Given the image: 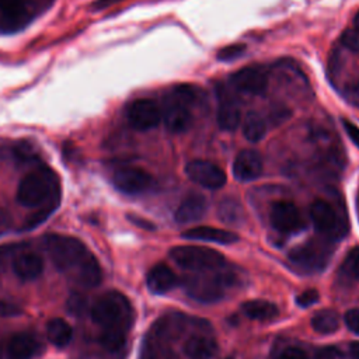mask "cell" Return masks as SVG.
I'll use <instances>...</instances> for the list:
<instances>
[{"mask_svg": "<svg viewBox=\"0 0 359 359\" xmlns=\"http://www.w3.org/2000/svg\"><path fill=\"white\" fill-rule=\"evenodd\" d=\"M17 201L27 208L57 205L59 182L56 174L46 167L28 172L17 188Z\"/></svg>", "mask_w": 359, "mask_h": 359, "instance_id": "6da1fadb", "label": "cell"}, {"mask_svg": "<svg viewBox=\"0 0 359 359\" xmlns=\"http://www.w3.org/2000/svg\"><path fill=\"white\" fill-rule=\"evenodd\" d=\"M91 318L102 328H121L128 331L133 323L135 311L126 296L109 290L100 296L91 307Z\"/></svg>", "mask_w": 359, "mask_h": 359, "instance_id": "7a4b0ae2", "label": "cell"}, {"mask_svg": "<svg viewBox=\"0 0 359 359\" xmlns=\"http://www.w3.org/2000/svg\"><path fill=\"white\" fill-rule=\"evenodd\" d=\"M196 100V90L189 84H178L165 95L161 118L172 133H182L192 125L191 107Z\"/></svg>", "mask_w": 359, "mask_h": 359, "instance_id": "3957f363", "label": "cell"}, {"mask_svg": "<svg viewBox=\"0 0 359 359\" xmlns=\"http://www.w3.org/2000/svg\"><path fill=\"white\" fill-rule=\"evenodd\" d=\"M45 248L53 265L63 272H76L81 262L91 254L76 237L63 234H48L43 238Z\"/></svg>", "mask_w": 359, "mask_h": 359, "instance_id": "277c9868", "label": "cell"}, {"mask_svg": "<svg viewBox=\"0 0 359 359\" xmlns=\"http://www.w3.org/2000/svg\"><path fill=\"white\" fill-rule=\"evenodd\" d=\"M233 282L234 276L230 272L216 269L188 275L184 278L182 286L192 299L203 303H212L222 299L226 287Z\"/></svg>", "mask_w": 359, "mask_h": 359, "instance_id": "5b68a950", "label": "cell"}, {"mask_svg": "<svg viewBox=\"0 0 359 359\" xmlns=\"http://www.w3.org/2000/svg\"><path fill=\"white\" fill-rule=\"evenodd\" d=\"M170 255L181 268L194 272L216 271L224 265V257L219 251L201 245H178Z\"/></svg>", "mask_w": 359, "mask_h": 359, "instance_id": "8992f818", "label": "cell"}, {"mask_svg": "<svg viewBox=\"0 0 359 359\" xmlns=\"http://www.w3.org/2000/svg\"><path fill=\"white\" fill-rule=\"evenodd\" d=\"M269 220L272 227L283 234L297 233L304 227V219L299 208L289 201H278L272 205Z\"/></svg>", "mask_w": 359, "mask_h": 359, "instance_id": "52a82bcc", "label": "cell"}, {"mask_svg": "<svg viewBox=\"0 0 359 359\" xmlns=\"http://www.w3.org/2000/svg\"><path fill=\"white\" fill-rule=\"evenodd\" d=\"M114 187L128 195H137L147 191L151 184V175L139 167H122L112 174Z\"/></svg>", "mask_w": 359, "mask_h": 359, "instance_id": "ba28073f", "label": "cell"}, {"mask_svg": "<svg viewBox=\"0 0 359 359\" xmlns=\"http://www.w3.org/2000/svg\"><path fill=\"white\" fill-rule=\"evenodd\" d=\"M129 125L137 130H149L157 126L161 121V111L157 104L147 98L135 100L126 109Z\"/></svg>", "mask_w": 359, "mask_h": 359, "instance_id": "9c48e42d", "label": "cell"}, {"mask_svg": "<svg viewBox=\"0 0 359 359\" xmlns=\"http://www.w3.org/2000/svg\"><path fill=\"white\" fill-rule=\"evenodd\" d=\"M185 172L189 180L208 189H219L226 184L224 171L208 160L189 161L185 167Z\"/></svg>", "mask_w": 359, "mask_h": 359, "instance_id": "30bf717a", "label": "cell"}, {"mask_svg": "<svg viewBox=\"0 0 359 359\" xmlns=\"http://www.w3.org/2000/svg\"><path fill=\"white\" fill-rule=\"evenodd\" d=\"M230 83L238 91L247 94H261L268 86V74L259 66H245L230 77Z\"/></svg>", "mask_w": 359, "mask_h": 359, "instance_id": "8fae6325", "label": "cell"}, {"mask_svg": "<svg viewBox=\"0 0 359 359\" xmlns=\"http://www.w3.org/2000/svg\"><path fill=\"white\" fill-rule=\"evenodd\" d=\"M41 345L31 332H15L4 345V359H32Z\"/></svg>", "mask_w": 359, "mask_h": 359, "instance_id": "7c38bea8", "label": "cell"}, {"mask_svg": "<svg viewBox=\"0 0 359 359\" xmlns=\"http://www.w3.org/2000/svg\"><path fill=\"white\" fill-rule=\"evenodd\" d=\"M328 252L320 244L307 243L293 248L289 252V259L299 268L304 269H320L327 262Z\"/></svg>", "mask_w": 359, "mask_h": 359, "instance_id": "4fadbf2b", "label": "cell"}, {"mask_svg": "<svg viewBox=\"0 0 359 359\" xmlns=\"http://www.w3.org/2000/svg\"><path fill=\"white\" fill-rule=\"evenodd\" d=\"M262 158L255 150L240 151L233 161V174L238 181H254L262 174Z\"/></svg>", "mask_w": 359, "mask_h": 359, "instance_id": "5bb4252c", "label": "cell"}, {"mask_svg": "<svg viewBox=\"0 0 359 359\" xmlns=\"http://www.w3.org/2000/svg\"><path fill=\"white\" fill-rule=\"evenodd\" d=\"M217 123L223 130H234L240 123V109L223 86L217 87Z\"/></svg>", "mask_w": 359, "mask_h": 359, "instance_id": "9a60e30c", "label": "cell"}, {"mask_svg": "<svg viewBox=\"0 0 359 359\" xmlns=\"http://www.w3.org/2000/svg\"><path fill=\"white\" fill-rule=\"evenodd\" d=\"M310 219L320 233L331 234L338 227V217L334 208L323 199H317L311 203Z\"/></svg>", "mask_w": 359, "mask_h": 359, "instance_id": "2e32d148", "label": "cell"}, {"mask_svg": "<svg viewBox=\"0 0 359 359\" xmlns=\"http://www.w3.org/2000/svg\"><path fill=\"white\" fill-rule=\"evenodd\" d=\"M1 27L6 29H15L24 25L28 18V10L24 0H0Z\"/></svg>", "mask_w": 359, "mask_h": 359, "instance_id": "e0dca14e", "label": "cell"}, {"mask_svg": "<svg viewBox=\"0 0 359 359\" xmlns=\"http://www.w3.org/2000/svg\"><path fill=\"white\" fill-rule=\"evenodd\" d=\"M13 271L24 282L34 280L42 273L43 261L35 252H22L13 259Z\"/></svg>", "mask_w": 359, "mask_h": 359, "instance_id": "ac0fdd59", "label": "cell"}, {"mask_svg": "<svg viewBox=\"0 0 359 359\" xmlns=\"http://www.w3.org/2000/svg\"><path fill=\"white\" fill-rule=\"evenodd\" d=\"M184 238L189 240H201V241H209V243H217V244H231L238 241V236L233 231L216 229L210 226H198L192 227L189 230H185L182 233Z\"/></svg>", "mask_w": 359, "mask_h": 359, "instance_id": "d6986e66", "label": "cell"}, {"mask_svg": "<svg viewBox=\"0 0 359 359\" xmlns=\"http://www.w3.org/2000/svg\"><path fill=\"white\" fill-rule=\"evenodd\" d=\"M217 351V342L206 335H192L184 344V353L189 359H213Z\"/></svg>", "mask_w": 359, "mask_h": 359, "instance_id": "ffe728a7", "label": "cell"}, {"mask_svg": "<svg viewBox=\"0 0 359 359\" xmlns=\"http://www.w3.org/2000/svg\"><path fill=\"white\" fill-rule=\"evenodd\" d=\"M146 283L150 292L161 294L177 285V276L165 264H157L149 271Z\"/></svg>", "mask_w": 359, "mask_h": 359, "instance_id": "44dd1931", "label": "cell"}, {"mask_svg": "<svg viewBox=\"0 0 359 359\" xmlns=\"http://www.w3.org/2000/svg\"><path fill=\"white\" fill-rule=\"evenodd\" d=\"M206 212V201L201 195H191L185 198L175 210V220L181 224L192 223L203 217Z\"/></svg>", "mask_w": 359, "mask_h": 359, "instance_id": "7402d4cb", "label": "cell"}, {"mask_svg": "<svg viewBox=\"0 0 359 359\" xmlns=\"http://www.w3.org/2000/svg\"><path fill=\"white\" fill-rule=\"evenodd\" d=\"M74 278L80 285H83L86 287H94V286L100 285L101 278H102L101 266L93 254H90L81 262V265L76 269Z\"/></svg>", "mask_w": 359, "mask_h": 359, "instance_id": "603a6c76", "label": "cell"}, {"mask_svg": "<svg viewBox=\"0 0 359 359\" xmlns=\"http://www.w3.org/2000/svg\"><path fill=\"white\" fill-rule=\"evenodd\" d=\"M241 311L245 317L258 321L272 320L278 316V307L268 300H247L241 304Z\"/></svg>", "mask_w": 359, "mask_h": 359, "instance_id": "cb8c5ba5", "label": "cell"}, {"mask_svg": "<svg viewBox=\"0 0 359 359\" xmlns=\"http://www.w3.org/2000/svg\"><path fill=\"white\" fill-rule=\"evenodd\" d=\"M46 337L50 341V344H53L57 348H63L72 341V325L63 318H52L46 324Z\"/></svg>", "mask_w": 359, "mask_h": 359, "instance_id": "d4e9b609", "label": "cell"}, {"mask_svg": "<svg viewBox=\"0 0 359 359\" xmlns=\"http://www.w3.org/2000/svg\"><path fill=\"white\" fill-rule=\"evenodd\" d=\"M98 342L107 352L118 353L126 345V331L121 328H102Z\"/></svg>", "mask_w": 359, "mask_h": 359, "instance_id": "484cf974", "label": "cell"}, {"mask_svg": "<svg viewBox=\"0 0 359 359\" xmlns=\"http://www.w3.org/2000/svg\"><path fill=\"white\" fill-rule=\"evenodd\" d=\"M243 133L250 142H259L266 133V125L264 118L258 112H247L243 121Z\"/></svg>", "mask_w": 359, "mask_h": 359, "instance_id": "4316f807", "label": "cell"}, {"mask_svg": "<svg viewBox=\"0 0 359 359\" xmlns=\"http://www.w3.org/2000/svg\"><path fill=\"white\" fill-rule=\"evenodd\" d=\"M311 327L320 334H332L339 328V317L334 310H320L311 317Z\"/></svg>", "mask_w": 359, "mask_h": 359, "instance_id": "83f0119b", "label": "cell"}, {"mask_svg": "<svg viewBox=\"0 0 359 359\" xmlns=\"http://www.w3.org/2000/svg\"><path fill=\"white\" fill-rule=\"evenodd\" d=\"M241 205L234 199H224L219 205V216L226 223H236L241 219Z\"/></svg>", "mask_w": 359, "mask_h": 359, "instance_id": "f1b7e54d", "label": "cell"}, {"mask_svg": "<svg viewBox=\"0 0 359 359\" xmlns=\"http://www.w3.org/2000/svg\"><path fill=\"white\" fill-rule=\"evenodd\" d=\"M57 205H45V206H41L34 215H31L27 222H25V226L24 229L29 230V229H34L36 226H39L42 222H45L48 219V216L56 209Z\"/></svg>", "mask_w": 359, "mask_h": 359, "instance_id": "f546056e", "label": "cell"}, {"mask_svg": "<svg viewBox=\"0 0 359 359\" xmlns=\"http://www.w3.org/2000/svg\"><path fill=\"white\" fill-rule=\"evenodd\" d=\"M244 50H245L244 43L227 45L217 52V59L222 62H229V60H233V59H237L238 56H241L244 53Z\"/></svg>", "mask_w": 359, "mask_h": 359, "instance_id": "4dcf8cb0", "label": "cell"}, {"mask_svg": "<svg viewBox=\"0 0 359 359\" xmlns=\"http://www.w3.org/2000/svg\"><path fill=\"white\" fill-rule=\"evenodd\" d=\"M341 43L352 52H359V29L346 28L341 35Z\"/></svg>", "mask_w": 359, "mask_h": 359, "instance_id": "1f68e13d", "label": "cell"}, {"mask_svg": "<svg viewBox=\"0 0 359 359\" xmlns=\"http://www.w3.org/2000/svg\"><path fill=\"white\" fill-rule=\"evenodd\" d=\"M345 269L349 275L359 279V247L349 251L345 259Z\"/></svg>", "mask_w": 359, "mask_h": 359, "instance_id": "d6a6232c", "label": "cell"}, {"mask_svg": "<svg viewBox=\"0 0 359 359\" xmlns=\"http://www.w3.org/2000/svg\"><path fill=\"white\" fill-rule=\"evenodd\" d=\"M320 299V294L316 289H307L296 296V304L300 307H309Z\"/></svg>", "mask_w": 359, "mask_h": 359, "instance_id": "836d02e7", "label": "cell"}, {"mask_svg": "<svg viewBox=\"0 0 359 359\" xmlns=\"http://www.w3.org/2000/svg\"><path fill=\"white\" fill-rule=\"evenodd\" d=\"M344 97L349 104L359 108V80H355L345 87Z\"/></svg>", "mask_w": 359, "mask_h": 359, "instance_id": "e575fe53", "label": "cell"}, {"mask_svg": "<svg viewBox=\"0 0 359 359\" xmlns=\"http://www.w3.org/2000/svg\"><path fill=\"white\" fill-rule=\"evenodd\" d=\"M67 310L74 314V316H79L83 313L84 307H86V300L81 294H72L69 299H67V304H66Z\"/></svg>", "mask_w": 359, "mask_h": 359, "instance_id": "d590c367", "label": "cell"}, {"mask_svg": "<svg viewBox=\"0 0 359 359\" xmlns=\"http://www.w3.org/2000/svg\"><path fill=\"white\" fill-rule=\"evenodd\" d=\"M344 320H345V324L346 327L355 332V334H359V309H351L345 313L344 316Z\"/></svg>", "mask_w": 359, "mask_h": 359, "instance_id": "8d00e7d4", "label": "cell"}, {"mask_svg": "<svg viewBox=\"0 0 359 359\" xmlns=\"http://www.w3.org/2000/svg\"><path fill=\"white\" fill-rule=\"evenodd\" d=\"M21 314V307L15 303L0 300V316L1 317H15Z\"/></svg>", "mask_w": 359, "mask_h": 359, "instance_id": "74e56055", "label": "cell"}, {"mask_svg": "<svg viewBox=\"0 0 359 359\" xmlns=\"http://www.w3.org/2000/svg\"><path fill=\"white\" fill-rule=\"evenodd\" d=\"M278 359H309L306 352L302 351L300 348H296V346H289L286 348Z\"/></svg>", "mask_w": 359, "mask_h": 359, "instance_id": "f35d334b", "label": "cell"}, {"mask_svg": "<svg viewBox=\"0 0 359 359\" xmlns=\"http://www.w3.org/2000/svg\"><path fill=\"white\" fill-rule=\"evenodd\" d=\"M342 125H344V129H345L346 135L349 136V139L359 147V128L346 119L342 121Z\"/></svg>", "mask_w": 359, "mask_h": 359, "instance_id": "ab89813d", "label": "cell"}, {"mask_svg": "<svg viewBox=\"0 0 359 359\" xmlns=\"http://www.w3.org/2000/svg\"><path fill=\"white\" fill-rule=\"evenodd\" d=\"M339 352L334 346H325L317 352V359H335Z\"/></svg>", "mask_w": 359, "mask_h": 359, "instance_id": "60d3db41", "label": "cell"}, {"mask_svg": "<svg viewBox=\"0 0 359 359\" xmlns=\"http://www.w3.org/2000/svg\"><path fill=\"white\" fill-rule=\"evenodd\" d=\"M128 219H129L133 224H136V226H139V227H142V229H146V230H154V224H153L151 222H149V220L143 219V217L129 215V216H128Z\"/></svg>", "mask_w": 359, "mask_h": 359, "instance_id": "b9f144b4", "label": "cell"}, {"mask_svg": "<svg viewBox=\"0 0 359 359\" xmlns=\"http://www.w3.org/2000/svg\"><path fill=\"white\" fill-rule=\"evenodd\" d=\"M349 355H351V359H359V341L351 342Z\"/></svg>", "mask_w": 359, "mask_h": 359, "instance_id": "7bdbcfd3", "label": "cell"}, {"mask_svg": "<svg viewBox=\"0 0 359 359\" xmlns=\"http://www.w3.org/2000/svg\"><path fill=\"white\" fill-rule=\"evenodd\" d=\"M118 1H122V0H97L94 3V8H105V7L112 6V4L118 3Z\"/></svg>", "mask_w": 359, "mask_h": 359, "instance_id": "ee69618b", "label": "cell"}, {"mask_svg": "<svg viewBox=\"0 0 359 359\" xmlns=\"http://www.w3.org/2000/svg\"><path fill=\"white\" fill-rule=\"evenodd\" d=\"M6 223H7V217H6L4 213L0 212V229H1L3 226H6Z\"/></svg>", "mask_w": 359, "mask_h": 359, "instance_id": "f6af8a7d", "label": "cell"}, {"mask_svg": "<svg viewBox=\"0 0 359 359\" xmlns=\"http://www.w3.org/2000/svg\"><path fill=\"white\" fill-rule=\"evenodd\" d=\"M353 25H355V28H358V29H359V11L355 14V18H353Z\"/></svg>", "mask_w": 359, "mask_h": 359, "instance_id": "bcb514c9", "label": "cell"}, {"mask_svg": "<svg viewBox=\"0 0 359 359\" xmlns=\"http://www.w3.org/2000/svg\"><path fill=\"white\" fill-rule=\"evenodd\" d=\"M227 359H231V358H227Z\"/></svg>", "mask_w": 359, "mask_h": 359, "instance_id": "7dc6e473", "label": "cell"}]
</instances>
